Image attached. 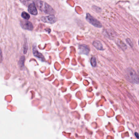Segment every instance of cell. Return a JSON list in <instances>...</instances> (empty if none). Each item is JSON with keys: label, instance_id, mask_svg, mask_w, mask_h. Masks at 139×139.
<instances>
[{"label": "cell", "instance_id": "cell-13", "mask_svg": "<svg viewBox=\"0 0 139 139\" xmlns=\"http://www.w3.org/2000/svg\"><path fill=\"white\" fill-rule=\"evenodd\" d=\"M117 44L119 45L120 47H121L123 50H126V49H127V47L126 45L121 41H119L117 42Z\"/></svg>", "mask_w": 139, "mask_h": 139}, {"label": "cell", "instance_id": "cell-5", "mask_svg": "<svg viewBox=\"0 0 139 139\" xmlns=\"http://www.w3.org/2000/svg\"><path fill=\"white\" fill-rule=\"evenodd\" d=\"M41 20L43 22L53 24L57 21V18L54 15H50L47 16H43L41 18Z\"/></svg>", "mask_w": 139, "mask_h": 139}, {"label": "cell", "instance_id": "cell-3", "mask_svg": "<svg viewBox=\"0 0 139 139\" xmlns=\"http://www.w3.org/2000/svg\"><path fill=\"white\" fill-rule=\"evenodd\" d=\"M86 19L89 23L96 27L101 28L102 27V24L100 22L91 15L89 13H87Z\"/></svg>", "mask_w": 139, "mask_h": 139}, {"label": "cell", "instance_id": "cell-1", "mask_svg": "<svg viewBox=\"0 0 139 139\" xmlns=\"http://www.w3.org/2000/svg\"><path fill=\"white\" fill-rule=\"evenodd\" d=\"M37 8L41 11L44 13L50 15H54L56 12L54 9L48 3L41 0H33Z\"/></svg>", "mask_w": 139, "mask_h": 139}, {"label": "cell", "instance_id": "cell-11", "mask_svg": "<svg viewBox=\"0 0 139 139\" xmlns=\"http://www.w3.org/2000/svg\"><path fill=\"white\" fill-rule=\"evenodd\" d=\"M91 64V66L93 67H95L97 66V60H96V58L94 56H93L91 59L90 61Z\"/></svg>", "mask_w": 139, "mask_h": 139}, {"label": "cell", "instance_id": "cell-21", "mask_svg": "<svg viewBox=\"0 0 139 139\" xmlns=\"http://www.w3.org/2000/svg\"></svg>", "mask_w": 139, "mask_h": 139}, {"label": "cell", "instance_id": "cell-7", "mask_svg": "<svg viewBox=\"0 0 139 139\" xmlns=\"http://www.w3.org/2000/svg\"><path fill=\"white\" fill-rule=\"evenodd\" d=\"M28 10L29 13L32 15L36 16L38 14V10L37 9L36 6L34 2L28 5Z\"/></svg>", "mask_w": 139, "mask_h": 139}, {"label": "cell", "instance_id": "cell-19", "mask_svg": "<svg viewBox=\"0 0 139 139\" xmlns=\"http://www.w3.org/2000/svg\"><path fill=\"white\" fill-rule=\"evenodd\" d=\"M138 74H139V70H138Z\"/></svg>", "mask_w": 139, "mask_h": 139}, {"label": "cell", "instance_id": "cell-17", "mask_svg": "<svg viewBox=\"0 0 139 139\" xmlns=\"http://www.w3.org/2000/svg\"><path fill=\"white\" fill-rule=\"evenodd\" d=\"M3 60V54H2V51L0 48V63L2 62Z\"/></svg>", "mask_w": 139, "mask_h": 139}, {"label": "cell", "instance_id": "cell-15", "mask_svg": "<svg viewBox=\"0 0 139 139\" xmlns=\"http://www.w3.org/2000/svg\"><path fill=\"white\" fill-rule=\"evenodd\" d=\"M23 49V52L24 53V54H26L28 51V44L27 42H26V41L24 42V45Z\"/></svg>", "mask_w": 139, "mask_h": 139}, {"label": "cell", "instance_id": "cell-20", "mask_svg": "<svg viewBox=\"0 0 139 139\" xmlns=\"http://www.w3.org/2000/svg\"><path fill=\"white\" fill-rule=\"evenodd\" d=\"M138 44H139V41H138Z\"/></svg>", "mask_w": 139, "mask_h": 139}, {"label": "cell", "instance_id": "cell-12", "mask_svg": "<svg viewBox=\"0 0 139 139\" xmlns=\"http://www.w3.org/2000/svg\"><path fill=\"white\" fill-rule=\"evenodd\" d=\"M21 16L22 18H24V19L26 20H28L30 18V16L29 14H28L26 12H24V11L22 12V13Z\"/></svg>", "mask_w": 139, "mask_h": 139}, {"label": "cell", "instance_id": "cell-10", "mask_svg": "<svg viewBox=\"0 0 139 139\" xmlns=\"http://www.w3.org/2000/svg\"><path fill=\"white\" fill-rule=\"evenodd\" d=\"M25 60V57L24 56H22L18 61V65L20 69H22L24 66V61Z\"/></svg>", "mask_w": 139, "mask_h": 139}, {"label": "cell", "instance_id": "cell-18", "mask_svg": "<svg viewBox=\"0 0 139 139\" xmlns=\"http://www.w3.org/2000/svg\"><path fill=\"white\" fill-rule=\"evenodd\" d=\"M135 136H136V137H137V138H138V139H139V135H138V133H135Z\"/></svg>", "mask_w": 139, "mask_h": 139}, {"label": "cell", "instance_id": "cell-2", "mask_svg": "<svg viewBox=\"0 0 139 139\" xmlns=\"http://www.w3.org/2000/svg\"><path fill=\"white\" fill-rule=\"evenodd\" d=\"M126 74L129 81L133 83L139 84V78L135 71L132 68H127L126 70Z\"/></svg>", "mask_w": 139, "mask_h": 139}, {"label": "cell", "instance_id": "cell-14", "mask_svg": "<svg viewBox=\"0 0 139 139\" xmlns=\"http://www.w3.org/2000/svg\"><path fill=\"white\" fill-rule=\"evenodd\" d=\"M20 1L24 5H26V6H28V5H29L30 4L33 3V2L31 1L30 0H20Z\"/></svg>", "mask_w": 139, "mask_h": 139}, {"label": "cell", "instance_id": "cell-16", "mask_svg": "<svg viewBox=\"0 0 139 139\" xmlns=\"http://www.w3.org/2000/svg\"><path fill=\"white\" fill-rule=\"evenodd\" d=\"M126 42H127V43L129 44V46L131 47H133V43H132V42H131V40L130 39H126Z\"/></svg>", "mask_w": 139, "mask_h": 139}, {"label": "cell", "instance_id": "cell-8", "mask_svg": "<svg viewBox=\"0 0 139 139\" xmlns=\"http://www.w3.org/2000/svg\"><path fill=\"white\" fill-rule=\"evenodd\" d=\"M33 54L35 57L39 58V59H40L42 61H44L45 59L44 56L43 55L42 53H41L38 51V49H37L36 46V45H34L33 46Z\"/></svg>", "mask_w": 139, "mask_h": 139}, {"label": "cell", "instance_id": "cell-9", "mask_svg": "<svg viewBox=\"0 0 139 139\" xmlns=\"http://www.w3.org/2000/svg\"><path fill=\"white\" fill-rule=\"evenodd\" d=\"M92 44L98 50L100 51H103L104 50L103 45L99 41H94L93 42Z\"/></svg>", "mask_w": 139, "mask_h": 139}, {"label": "cell", "instance_id": "cell-6", "mask_svg": "<svg viewBox=\"0 0 139 139\" xmlns=\"http://www.w3.org/2000/svg\"><path fill=\"white\" fill-rule=\"evenodd\" d=\"M89 52V49L88 46L86 45H79V53L80 54L87 55Z\"/></svg>", "mask_w": 139, "mask_h": 139}, {"label": "cell", "instance_id": "cell-4", "mask_svg": "<svg viewBox=\"0 0 139 139\" xmlns=\"http://www.w3.org/2000/svg\"><path fill=\"white\" fill-rule=\"evenodd\" d=\"M20 26L24 29L32 30H33L34 26L32 22L27 20H22L20 21Z\"/></svg>", "mask_w": 139, "mask_h": 139}]
</instances>
